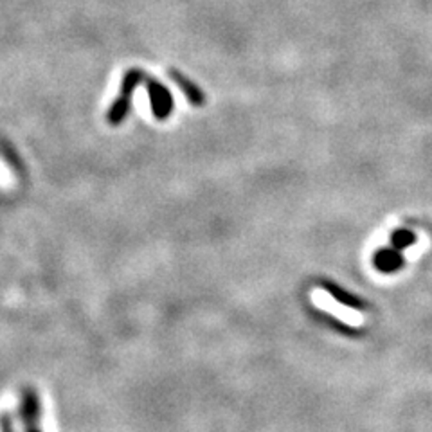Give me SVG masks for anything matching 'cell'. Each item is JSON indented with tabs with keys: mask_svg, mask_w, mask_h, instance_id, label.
I'll return each mask as SVG.
<instances>
[{
	"mask_svg": "<svg viewBox=\"0 0 432 432\" xmlns=\"http://www.w3.org/2000/svg\"><path fill=\"white\" fill-rule=\"evenodd\" d=\"M146 83L150 85V99H152L153 113H155L157 119H166L173 109L172 96H170V92L160 83L148 78V76H146Z\"/></svg>",
	"mask_w": 432,
	"mask_h": 432,
	"instance_id": "cell-3",
	"label": "cell"
},
{
	"mask_svg": "<svg viewBox=\"0 0 432 432\" xmlns=\"http://www.w3.org/2000/svg\"><path fill=\"white\" fill-rule=\"evenodd\" d=\"M310 297H311V303L316 304L317 308H321V310L331 314V316L337 317L339 321H343V323L348 324V326L358 328L366 323V319H364V316L360 314V311H357V310H353V308L346 306V304L339 303V301L335 299L331 294L324 292V290H321V288H314L310 294Z\"/></svg>",
	"mask_w": 432,
	"mask_h": 432,
	"instance_id": "cell-1",
	"label": "cell"
},
{
	"mask_svg": "<svg viewBox=\"0 0 432 432\" xmlns=\"http://www.w3.org/2000/svg\"><path fill=\"white\" fill-rule=\"evenodd\" d=\"M139 82H143V72L139 70H128V74L125 76V83H123V92L113 103L112 109L109 112V123L110 125H119L125 119L126 112L130 109V94H132L133 87Z\"/></svg>",
	"mask_w": 432,
	"mask_h": 432,
	"instance_id": "cell-2",
	"label": "cell"
},
{
	"mask_svg": "<svg viewBox=\"0 0 432 432\" xmlns=\"http://www.w3.org/2000/svg\"><path fill=\"white\" fill-rule=\"evenodd\" d=\"M0 182H2V184L11 182V175H9V172L6 170L4 164H0Z\"/></svg>",
	"mask_w": 432,
	"mask_h": 432,
	"instance_id": "cell-5",
	"label": "cell"
},
{
	"mask_svg": "<svg viewBox=\"0 0 432 432\" xmlns=\"http://www.w3.org/2000/svg\"><path fill=\"white\" fill-rule=\"evenodd\" d=\"M167 74H170V78L173 79V82L177 83V85H179V89L182 90L184 94H186V98L189 99V103L191 105H195V106H202L204 103V99H206V96H204V92L200 89H196L195 85H193V83L189 82V79H186L184 78L182 74H180L179 70H175V69H172L170 70V72H167Z\"/></svg>",
	"mask_w": 432,
	"mask_h": 432,
	"instance_id": "cell-4",
	"label": "cell"
}]
</instances>
